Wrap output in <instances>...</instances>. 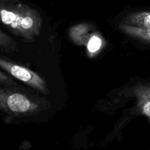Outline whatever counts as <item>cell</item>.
Instances as JSON below:
<instances>
[{
    "mask_svg": "<svg viewBox=\"0 0 150 150\" xmlns=\"http://www.w3.org/2000/svg\"><path fill=\"white\" fill-rule=\"evenodd\" d=\"M0 23L25 42H32L40 34L42 19L27 4L0 1Z\"/></svg>",
    "mask_w": 150,
    "mask_h": 150,
    "instance_id": "1",
    "label": "cell"
},
{
    "mask_svg": "<svg viewBox=\"0 0 150 150\" xmlns=\"http://www.w3.org/2000/svg\"><path fill=\"white\" fill-rule=\"evenodd\" d=\"M42 104L39 100L0 86V110L13 117H26L39 113Z\"/></svg>",
    "mask_w": 150,
    "mask_h": 150,
    "instance_id": "2",
    "label": "cell"
},
{
    "mask_svg": "<svg viewBox=\"0 0 150 150\" xmlns=\"http://www.w3.org/2000/svg\"><path fill=\"white\" fill-rule=\"evenodd\" d=\"M69 37L75 44L83 46L90 58L96 57L105 46V41L100 33L91 23H81L69 29Z\"/></svg>",
    "mask_w": 150,
    "mask_h": 150,
    "instance_id": "3",
    "label": "cell"
},
{
    "mask_svg": "<svg viewBox=\"0 0 150 150\" xmlns=\"http://www.w3.org/2000/svg\"><path fill=\"white\" fill-rule=\"evenodd\" d=\"M0 68L35 90L45 95L49 94L45 80L29 69L19 65L1 56H0Z\"/></svg>",
    "mask_w": 150,
    "mask_h": 150,
    "instance_id": "4",
    "label": "cell"
},
{
    "mask_svg": "<svg viewBox=\"0 0 150 150\" xmlns=\"http://www.w3.org/2000/svg\"><path fill=\"white\" fill-rule=\"evenodd\" d=\"M134 95L141 114L150 120V83L136 86Z\"/></svg>",
    "mask_w": 150,
    "mask_h": 150,
    "instance_id": "5",
    "label": "cell"
},
{
    "mask_svg": "<svg viewBox=\"0 0 150 150\" xmlns=\"http://www.w3.org/2000/svg\"><path fill=\"white\" fill-rule=\"evenodd\" d=\"M119 29L130 38L150 44V29L138 27L122 23L119 25Z\"/></svg>",
    "mask_w": 150,
    "mask_h": 150,
    "instance_id": "6",
    "label": "cell"
},
{
    "mask_svg": "<svg viewBox=\"0 0 150 150\" xmlns=\"http://www.w3.org/2000/svg\"><path fill=\"white\" fill-rule=\"evenodd\" d=\"M122 23L138 27L150 29V12L141 11L132 13L127 15Z\"/></svg>",
    "mask_w": 150,
    "mask_h": 150,
    "instance_id": "7",
    "label": "cell"
},
{
    "mask_svg": "<svg viewBox=\"0 0 150 150\" xmlns=\"http://www.w3.org/2000/svg\"><path fill=\"white\" fill-rule=\"evenodd\" d=\"M0 48L6 52L18 51V43L8 35L0 29Z\"/></svg>",
    "mask_w": 150,
    "mask_h": 150,
    "instance_id": "8",
    "label": "cell"
},
{
    "mask_svg": "<svg viewBox=\"0 0 150 150\" xmlns=\"http://www.w3.org/2000/svg\"><path fill=\"white\" fill-rule=\"evenodd\" d=\"M14 84H16V83L8 76L0 70V86H3V85L11 86Z\"/></svg>",
    "mask_w": 150,
    "mask_h": 150,
    "instance_id": "9",
    "label": "cell"
},
{
    "mask_svg": "<svg viewBox=\"0 0 150 150\" xmlns=\"http://www.w3.org/2000/svg\"><path fill=\"white\" fill-rule=\"evenodd\" d=\"M0 1H8V2H18L19 0H0Z\"/></svg>",
    "mask_w": 150,
    "mask_h": 150,
    "instance_id": "10",
    "label": "cell"
}]
</instances>
